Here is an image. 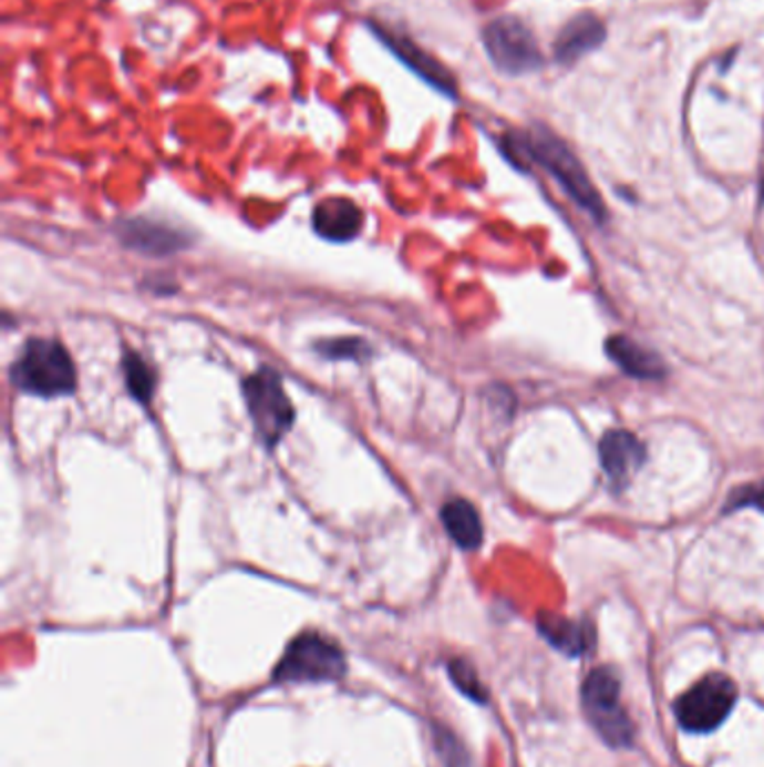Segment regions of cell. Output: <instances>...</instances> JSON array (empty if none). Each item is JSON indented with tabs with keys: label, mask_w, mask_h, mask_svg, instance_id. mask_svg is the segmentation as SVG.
Masks as SVG:
<instances>
[{
	"label": "cell",
	"mask_w": 764,
	"mask_h": 767,
	"mask_svg": "<svg viewBox=\"0 0 764 767\" xmlns=\"http://www.w3.org/2000/svg\"><path fill=\"white\" fill-rule=\"evenodd\" d=\"M509 146L516 153L529 155L534 162H538L545 171H549L556 182L567 191V196L575 201L581 209H586L597 223H603L608 218V209L599 191L595 188L588 171L579 162V157L562 144L551 131L547 129H534L525 137L509 140Z\"/></svg>",
	"instance_id": "obj_1"
},
{
	"label": "cell",
	"mask_w": 764,
	"mask_h": 767,
	"mask_svg": "<svg viewBox=\"0 0 764 767\" xmlns=\"http://www.w3.org/2000/svg\"><path fill=\"white\" fill-rule=\"evenodd\" d=\"M12 384L30 396L61 398L76 389V368L63 344L30 339L10 370Z\"/></svg>",
	"instance_id": "obj_2"
},
{
	"label": "cell",
	"mask_w": 764,
	"mask_h": 767,
	"mask_svg": "<svg viewBox=\"0 0 764 767\" xmlns=\"http://www.w3.org/2000/svg\"><path fill=\"white\" fill-rule=\"evenodd\" d=\"M345 676V653L321 633L295 637L273 668V683H337Z\"/></svg>",
	"instance_id": "obj_3"
},
{
	"label": "cell",
	"mask_w": 764,
	"mask_h": 767,
	"mask_svg": "<svg viewBox=\"0 0 764 767\" xmlns=\"http://www.w3.org/2000/svg\"><path fill=\"white\" fill-rule=\"evenodd\" d=\"M247 411L265 447H276L295 425V407L271 368H260L242 384Z\"/></svg>",
	"instance_id": "obj_4"
},
{
	"label": "cell",
	"mask_w": 764,
	"mask_h": 767,
	"mask_svg": "<svg viewBox=\"0 0 764 767\" xmlns=\"http://www.w3.org/2000/svg\"><path fill=\"white\" fill-rule=\"evenodd\" d=\"M621 683L610 666H599L586 678L581 703L588 720L610 747H630L634 727L621 707Z\"/></svg>",
	"instance_id": "obj_5"
},
{
	"label": "cell",
	"mask_w": 764,
	"mask_h": 767,
	"mask_svg": "<svg viewBox=\"0 0 764 767\" xmlns=\"http://www.w3.org/2000/svg\"><path fill=\"white\" fill-rule=\"evenodd\" d=\"M737 703V687L724 674H711L675 703V716L689 734H711L729 718Z\"/></svg>",
	"instance_id": "obj_6"
},
{
	"label": "cell",
	"mask_w": 764,
	"mask_h": 767,
	"mask_svg": "<svg viewBox=\"0 0 764 767\" xmlns=\"http://www.w3.org/2000/svg\"><path fill=\"white\" fill-rule=\"evenodd\" d=\"M489 59L500 72L525 74L543 65L540 48L531 30L516 17H500L485 28L483 34Z\"/></svg>",
	"instance_id": "obj_7"
},
{
	"label": "cell",
	"mask_w": 764,
	"mask_h": 767,
	"mask_svg": "<svg viewBox=\"0 0 764 767\" xmlns=\"http://www.w3.org/2000/svg\"><path fill=\"white\" fill-rule=\"evenodd\" d=\"M599 462L612 485L621 490L646 462V447L634 433L626 429H612L599 442Z\"/></svg>",
	"instance_id": "obj_8"
},
{
	"label": "cell",
	"mask_w": 764,
	"mask_h": 767,
	"mask_svg": "<svg viewBox=\"0 0 764 767\" xmlns=\"http://www.w3.org/2000/svg\"><path fill=\"white\" fill-rule=\"evenodd\" d=\"M374 37H379L381 41H384L386 48L393 50V54H398L402 59V63H406L413 72H417L426 83H431L435 90L448 94V98H455L457 94V83L455 79L451 76V72L437 63L433 57L424 54L422 48H417L413 41H409L406 37L393 32V30H386L384 25H374L370 23Z\"/></svg>",
	"instance_id": "obj_9"
},
{
	"label": "cell",
	"mask_w": 764,
	"mask_h": 767,
	"mask_svg": "<svg viewBox=\"0 0 764 767\" xmlns=\"http://www.w3.org/2000/svg\"><path fill=\"white\" fill-rule=\"evenodd\" d=\"M312 225L319 236L332 243L352 241L363 225L361 209L348 198H328L317 205L312 214Z\"/></svg>",
	"instance_id": "obj_10"
},
{
	"label": "cell",
	"mask_w": 764,
	"mask_h": 767,
	"mask_svg": "<svg viewBox=\"0 0 764 767\" xmlns=\"http://www.w3.org/2000/svg\"><path fill=\"white\" fill-rule=\"evenodd\" d=\"M606 39V28L595 14H579L558 34L554 54L558 63H575L584 54L599 48Z\"/></svg>",
	"instance_id": "obj_11"
},
{
	"label": "cell",
	"mask_w": 764,
	"mask_h": 767,
	"mask_svg": "<svg viewBox=\"0 0 764 767\" xmlns=\"http://www.w3.org/2000/svg\"><path fill=\"white\" fill-rule=\"evenodd\" d=\"M606 352L626 375L637 379H661L668 372L663 359L657 352L648 350L626 335L610 337L606 341Z\"/></svg>",
	"instance_id": "obj_12"
},
{
	"label": "cell",
	"mask_w": 764,
	"mask_h": 767,
	"mask_svg": "<svg viewBox=\"0 0 764 767\" xmlns=\"http://www.w3.org/2000/svg\"><path fill=\"white\" fill-rule=\"evenodd\" d=\"M442 523L448 536L462 550H477L483 545L485 528L475 505L466 499H451L442 505Z\"/></svg>",
	"instance_id": "obj_13"
},
{
	"label": "cell",
	"mask_w": 764,
	"mask_h": 767,
	"mask_svg": "<svg viewBox=\"0 0 764 767\" xmlns=\"http://www.w3.org/2000/svg\"><path fill=\"white\" fill-rule=\"evenodd\" d=\"M538 631L554 648H558L560 653L569 657L584 655L590 646V633L584 624L571 622L554 613H543L538 617Z\"/></svg>",
	"instance_id": "obj_14"
},
{
	"label": "cell",
	"mask_w": 764,
	"mask_h": 767,
	"mask_svg": "<svg viewBox=\"0 0 764 767\" xmlns=\"http://www.w3.org/2000/svg\"><path fill=\"white\" fill-rule=\"evenodd\" d=\"M124 377L126 387L133 398H137L142 405H148L155 393V370L133 350L124 352Z\"/></svg>",
	"instance_id": "obj_15"
},
{
	"label": "cell",
	"mask_w": 764,
	"mask_h": 767,
	"mask_svg": "<svg viewBox=\"0 0 764 767\" xmlns=\"http://www.w3.org/2000/svg\"><path fill=\"white\" fill-rule=\"evenodd\" d=\"M448 676L460 694H464L468 700L487 703V689L483 687L477 671L466 659H451L448 662Z\"/></svg>",
	"instance_id": "obj_16"
},
{
	"label": "cell",
	"mask_w": 764,
	"mask_h": 767,
	"mask_svg": "<svg viewBox=\"0 0 764 767\" xmlns=\"http://www.w3.org/2000/svg\"><path fill=\"white\" fill-rule=\"evenodd\" d=\"M317 350L330 359H363L370 355V346L361 339H330L321 341Z\"/></svg>",
	"instance_id": "obj_17"
},
{
	"label": "cell",
	"mask_w": 764,
	"mask_h": 767,
	"mask_svg": "<svg viewBox=\"0 0 764 767\" xmlns=\"http://www.w3.org/2000/svg\"><path fill=\"white\" fill-rule=\"evenodd\" d=\"M435 738H437L440 756L444 758L446 767H471V758H468L466 749L462 747V743L453 736V732L437 729Z\"/></svg>",
	"instance_id": "obj_18"
},
{
	"label": "cell",
	"mask_w": 764,
	"mask_h": 767,
	"mask_svg": "<svg viewBox=\"0 0 764 767\" xmlns=\"http://www.w3.org/2000/svg\"><path fill=\"white\" fill-rule=\"evenodd\" d=\"M742 508H753L757 512H764V485H746L737 490L731 497V501L724 505V512H733Z\"/></svg>",
	"instance_id": "obj_19"
}]
</instances>
